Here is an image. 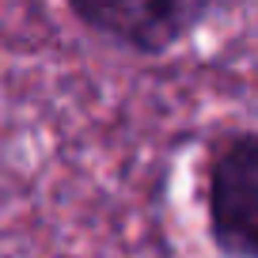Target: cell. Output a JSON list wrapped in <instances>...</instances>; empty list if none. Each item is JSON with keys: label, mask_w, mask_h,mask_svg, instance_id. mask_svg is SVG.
Returning a JSON list of instances; mask_svg holds the SVG:
<instances>
[{"label": "cell", "mask_w": 258, "mask_h": 258, "mask_svg": "<svg viewBox=\"0 0 258 258\" xmlns=\"http://www.w3.org/2000/svg\"><path fill=\"white\" fill-rule=\"evenodd\" d=\"M202 220L220 258H258V129L213 141L202 167Z\"/></svg>", "instance_id": "1"}, {"label": "cell", "mask_w": 258, "mask_h": 258, "mask_svg": "<svg viewBox=\"0 0 258 258\" xmlns=\"http://www.w3.org/2000/svg\"><path fill=\"white\" fill-rule=\"evenodd\" d=\"M64 4L99 38L156 57L182 46L232 0H64Z\"/></svg>", "instance_id": "2"}]
</instances>
